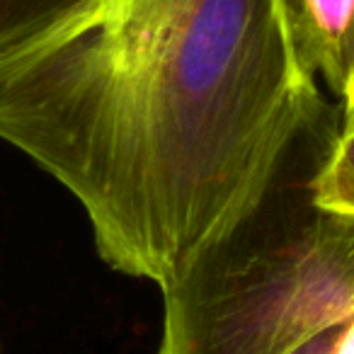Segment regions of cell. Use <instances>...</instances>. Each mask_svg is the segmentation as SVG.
Returning a JSON list of instances; mask_svg holds the SVG:
<instances>
[{"label": "cell", "instance_id": "1", "mask_svg": "<svg viewBox=\"0 0 354 354\" xmlns=\"http://www.w3.org/2000/svg\"><path fill=\"white\" fill-rule=\"evenodd\" d=\"M325 109L279 0H93L0 56V141L78 202L100 260L160 291Z\"/></svg>", "mask_w": 354, "mask_h": 354}, {"label": "cell", "instance_id": "2", "mask_svg": "<svg viewBox=\"0 0 354 354\" xmlns=\"http://www.w3.org/2000/svg\"><path fill=\"white\" fill-rule=\"evenodd\" d=\"M333 109L299 138L267 194L162 289L156 354H294L354 313V218L318 207Z\"/></svg>", "mask_w": 354, "mask_h": 354}, {"label": "cell", "instance_id": "3", "mask_svg": "<svg viewBox=\"0 0 354 354\" xmlns=\"http://www.w3.org/2000/svg\"><path fill=\"white\" fill-rule=\"evenodd\" d=\"M291 44L339 100L354 93V0H279Z\"/></svg>", "mask_w": 354, "mask_h": 354}, {"label": "cell", "instance_id": "4", "mask_svg": "<svg viewBox=\"0 0 354 354\" xmlns=\"http://www.w3.org/2000/svg\"><path fill=\"white\" fill-rule=\"evenodd\" d=\"M315 204L354 218V112L342 109L330 148L313 177Z\"/></svg>", "mask_w": 354, "mask_h": 354}, {"label": "cell", "instance_id": "5", "mask_svg": "<svg viewBox=\"0 0 354 354\" xmlns=\"http://www.w3.org/2000/svg\"><path fill=\"white\" fill-rule=\"evenodd\" d=\"M93 0H0V56L25 46Z\"/></svg>", "mask_w": 354, "mask_h": 354}, {"label": "cell", "instance_id": "6", "mask_svg": "<svg viewBox=\"0 0 354 354\" xmlns=\"http://www.w3.org/2000/svg\"><path fill=\"white\" fill-rule=\"evenodd\" d=\"M337 333H339V328L325 330V333H320L318 337H313L310 342H306L304 347H301L299 352H294V354H330V347H333Z\"/></svg>", "mask_w": 354, "mask_h": 354}, {"label": "cell", "instance_id": "7", "mask_svg": "<svg viewBox=\"0 0 354 354\" xmlns=\"http://www.w3.org/2000/svg\"><path fill=\"white\" fill-rule=\"evenodd\" d=\"M330 354H354V313L347 323L339 328L337 337H335Z\"/></svg>", "mask_w": 354, "mask_h": 354}, {"label": "cell", "instance_id": "8", "mask_svg": "<svg viewBox=\"0 0 354 354\" xmlns=\"http://www.w3.org/2000/svg\"><path fill=\"white\" fill-rule=\"evenodd\" d=\"M342 109H347V112H354V93L347 95V97L342 100Z\"/></svg>", "mask_w": 354, "mask_h": 354}]
</instances>
